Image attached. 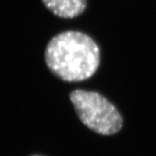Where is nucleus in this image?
Listing matches in <instances>:
<instances>
[{
  "label": "nucleus",
  "mask_w": 156,
  "mask_h": 156,
  "mask_svg": "<svg viewBox=\"0 0 156 156\" xmlns=\"http://www.w3.org/2000/svg\"><path fill=\"white\" fill-rule=\"evenodd\" d=\"M47 67L64 82H82L94 76L100 66L99 45L90 36L78 30L56 35L46 46Z\"/></svg>",
  "instance_id": "obj_1"
},
{
  "label": "nucleus",
  "mask_w": 156,
  "mask_h": 156,
  "mask_svg": "<svg viewBox=\"0 0 156 156\" xmlns=\"http://www.w3.org/2000/svg\"><path fill=\"white\" fill-rule=\"evenodd\" d=\"M80 121L101 135L117 134L122 128V117L116 107L98 92L73 90L69 95Z\"/></svg>",
  "instance_id": "obj_2"
},
{
  "label": "nucleus",
  "mask_w": 156,
  "mask_h": 156,
  "mask_svg": "<svg viewBox=\"0 0 156 156\" xmlns=\"http://www.w3.org/2000/svg\"><path fill=\"white\" fill-rule=\"evenodd\" d=\"M45 7L56 17L72 19L83 14L87 8V0H42Z\"/></svg>",
  "instance_id": "obj_3"
},
{
  "label": "nucleus",
  "mask_w": 156,
  "mask_h": 156,
  "mask_svg": "<svg viewBox=\"0 0 156 156\" xmlns=\"http://www.w3.org/2000/svg\"><path fill=\"white\" fill-rule=\"evenodd\" d=\"M33 156H40V155H33Z\"/></svg>",
  "instance_id": "obj_4"
}]
</instances>
